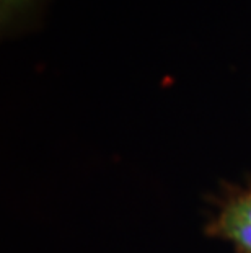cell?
Masks as SVG:
<instances>
[{"instance_id": "obj_1", "label": "cell", "mask_w": 251, "mask_h": 253, "mask_svg": "<svg viewBox=\"0 0 251 253\" xmlns=\"http://www.w3.org/2000/svg\"><path fill=\"white\" fill-rule=\"evenodd\" d=\"M206 235L230 242L237 253H251V185L225 193L206 225Z\"/></svg>"}]
</instances>
